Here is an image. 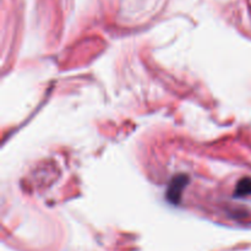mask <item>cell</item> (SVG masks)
I'll list each match as a JSON object with an SVG mask.
<instances>
[{"label": "cell", "instance_id": "cell-1", "mask_svg": "<svg viewBox=\"0 0 251 251\" xmlns=\"http://www.w3.org/2000/svg\"><path fill=\"white\" fill-rule=\"evenodd\" d=\"M189 181H190V179L186 174H178L172 179L166 191V199L172 205H179L184 189L186 188Z\"/></svg>", "mask_w": 251, "mask_h": 251}, {"label": "cell", "instance_id": "cell-2", "mask_svg": "<svg viewBox=\"0 0 251 251\" xmlns=\"http://www.w3.org/2000/svg\"><path fill=\"white\" fill-rule=\"evenodd\" d=\"M251 194V178H243L238 181L237 188H235L234 196L243 198Z\"/></svg>", "mask_w": 251, "mask_h": 251}]
</instances>
